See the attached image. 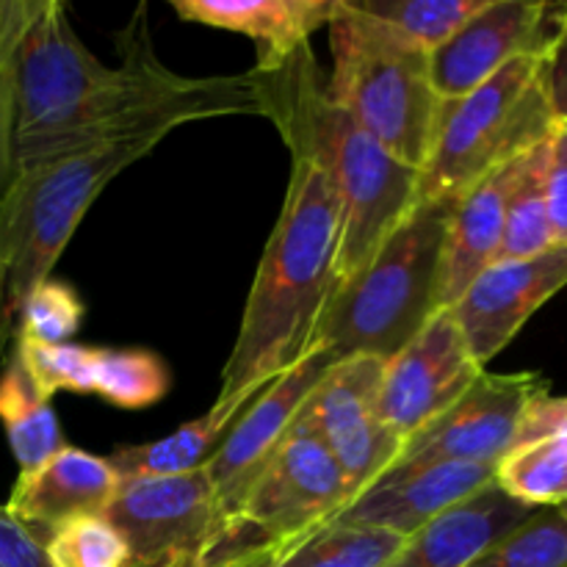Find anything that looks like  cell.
Instances as JSON below:
<instances>
[{"label": "cell", "instance_id": "obj_1", "mask_svg": "<svg viewBox=\"0 0 567 567\" xmlns=\"http://www.w3.org/2000/svg\"><path fill=\"white\" fill-rule=\"evenodd\" d=\"M144 11L142 6L120 33L122 64L105 66L78 39L66 6L42 0L0 83L6 183L31 166L97 144L164 138L210 116H264L252 72L183 78L161 64Z\"/></svg>", "mask_w": 567, "mask_h": 567}, {"label": "cell", "instance_id": "obj_2", "mask_svg": "<svg viewBox=\"0 0 567 567\" xmlns=\"http://www.w3.org/2000/svg\"><path fill=\"white\" fill-rule=\"evenodd\" d=\"M341 203L319 164L291 155L282 210L260 255L238 338L221 369L216 404H249L313 343L338 288Z\"/></svg>", "mask_w": 567, "mask_h": 567}, {"label": "cell", "instance_id": "obj_3", "mask_svg": "<svg viewBox=\"0 0 567 567\" xmlns=\"http://www.w3.org/2000/svg\"><path fill=\"white\" fill-rule=\"evenodd\" d=\"M249 72L264 97V116L275 122L288 153L319 164L336 186L341 203L338 271L343 280L419 205V169L393 158L330 97L310 44L271 64H255Z\"/></svg>", "mask_w": 567, "mask_h": 567}, {"label": "cell", "instance_id": "obj_4", "mask_svg": "<svg viewBox=\"0 0 567 567\" xmlns=\"http://www.w3.org/2000/svg\"><path fill=\"white\" fill-rule=\"evenodd\" d=\"M454 203L415 205L377 252L338 282L310 349L336 363L352 358L388 363L441 313L443 249Z\"/></svg>", "mask_w": 567, "mask_h": 567}, {"label": "cell", "instance_id": "obj_5", "mask_svg": "<svg viewBox=\"0 0 567 567\" xmlns=\"http://www.w3.org/2000/svg\"><path fill=\"white\" fill-rule=\"evenodd\" d=\"M161 138H122L31 166L0 192V358L14 347L33 288L50 280L72 233L105 186Z\"/></svg>", "mask_w": 567, "mask_h": 567}, {"label": "cell", "instance_id": "obj_6", "mask_svg": "<svg viewBox=\"0 0 567 567\" xmlns=\"http://www.w3.org/2000/svg\"><path fill=\"white\" fill-rule=\"evenodd\" d=\"M332 70L327 92L393 158L424 169L443 100L430 72V50L385 22L338 0L330 25Z\"/></svg>", "mask_w": 567, "mask_h": 567}, {"label": "cell", "instance_id": "obj_7", "mask_svg": "<svg viewBox=\"0 0 567 567\" xmlns=\"http://www.w3.org/2000/svg\"><path fill=\"white\" fill-rule=\"evenodd\" d=\"M548 55H520L457 100H443L430 158L419 172V203L460 199L474 183L551 136Z\"/></svg>", "mask_w": 567, "mask_h": 567}, {"label": "cell", "instance_id": "obj_8", "mask_svg": "<svg viewBox=\"0 0 567 567\" xmlns=\"http://www.w3.org/2000/svg\"><path fill=\"white\" fill-rule=\"evenodd\" d=\"M352 502L324 443L291 424L241 502L219 520L205 567L264 551H288L330 524Z\"/></svg>", "mask_w": 567, "mask_h": 567}, {"label": "cell", "instance_id": "obj_9", "mask_svg": "<svg viewBox=\"0 0 567 567\" xmlns=\"http://www.w3.org/2000/svg\"><path fill=\"white\" fill-rule=\"evenodd\" d=\"M127 546L125 567H205L219 529L208 471L122 482L105 509Z\"/></svg>", "mask_w": 567, "mask_h": 567}, {"label": "cell", "instance_id": "obj_10", "mask_svg": "<svg viewBox=\"0 0 567 567\" xmlns=\"http://www.w3.org/2000/svg\"><path fill=\"white\" fill-rule=\"evenodd\" d=\"M382 360L352 358L332 365L293 419L297 430L319 437L341 468L349 496L374 485L402 454L404 441L380 419Z\"/></svg>", "mask_w": 567, "mask_h": 567}, {"label": "cell", "instance_id": "obj_11", "mask_svg": "<svg viewBox=\"0 0 567 567\" xmlns=\"http://www.w3.org/2000/svg\"><path fill=\"white\" fill-rule=\"evenodd\" d=\"M548 393V382L535 371L487 374L482 371L468 391L435 421L404 443L396 465L465 463L498 468L515 449L520 421L535 399Z\"/></svg>", "mask_w": 567, "mask_h": 567}, {"label": "cell", "instance_id": "obj_12", "mask_svg": "<svg viewBox=\"0 0 567 567\" xmlns=\"http://www.w3.org/2000/svg\"><path fill=\"white\" fill-rule=\"evenodd\" d=\"M567 3L485 0L452 39L430 53V72L441 100H457L520 55H548Z\"/></svg>", "mask_w": 567, "mask_h": 567}, {"label": "cell", "instance_id": "obj_13", "mask_svg": "<svg viewBox=\"0 0 567 567\" xmlns=\"http://www.w3.org/2000/svg\"><path fill=\"white\" fill-rule=\"evenodd\" d=\"M452 310H441L424 330L382 365L380 419L404 443L452 408L482 374Z\"/></svg>", "mask_w": 567, "mask_h": 567}, {"label": "cell", "instance_id": "obj_14", "mask_svg": "<svg viewBox=\"0 0 567 567\" xmlns=\"http://www.w3.org/2000/svg\"><path fill=\"white\" fill-rule=\"evenodd\" d=\"M336 365L330 354L310 349L297 365L282 371L275 382L255 396V402L238 415L236 424L219 443L214 457L205 463V471L214 485L216 504H219V520L233 513L255 476L264 471L271 454L291 430L293 419L299 415L302 404L319 385L321 377Z\"/></svg>", "mask_w": 567, "mask_h": 567}, {"label": "cell", "instance_id": "obj_15", "mask_svg": "<svg viewBox=\"0 0 567 567\" xmlns=\"http://www.w3.org/2000/svg\"><path fill=\"white\" fill-rule=\"evenodd\" d=\"M565 286L567 247H551L535 258L491 264L449 310L474 360L485 369Z\"/></svg>", "mask_w": 567, "mask_h": 567}, {"label": "cell", "instance_id": "obj_16", "mask_svg": "<svg viewBox=\"0 0 567 567\" xmlns=\"http://www.w3.org/2000/svg\"><path fill=\"white\" fill-rule=\"evenodd\" d=\"M496 480L491 465L421 463L388 468L352 498L330 524L377 526L410 537L435 515Z\"/></svg>", "mask_w": 567, "mask_h": 567}, {"label": "cell", "instance_id": "obj_17", "mask_svg": "<svg viewBox=\"0 0 567 567\" xmlns=\"http://www.w3.org/2000/svg\"><path fill=\"white\" fill-rule=\"evenodd\" d=\"M120 487L122 480L109 457H97L75 446H61L37 471L17 476L6 507L33 535L48 540L66 520L103 515Z\"/></svg>", "mask_w": 567, "mask_h": 567}, {"label": "cell", "instance_id": "obj_18", "mask_svg": "<svg viewBox=\"0 0 567 567\" xmlns=\"http://www.w3.org/2000/svg\"><path fill=\"white\" fill-rule=\"evenodd\" d=\"M535 509L493 480L413 532L388 567H468Z\"/></svg>", "mask_w": 567, "mask_h": 567}, {"label": "cell", "instance_id": "obj_19", "mask_svg": "<svg viewBox=\"0 0 567 567\" xmlns=\"http://www.w3.org/2000/svg\"><path fill=\"white\" fill-rule=\"evenodd\" d=\"M520 158L524 155L493 169L454 203L446 230V249H443V310H449L463 297V291L474 282L476 275L496 264L504 236V216H507L509 194L518 181Z\"/></svg>", "mask_w": 567, "mask_h": 567}, {"label": "cell", "instance_id": "obj_20", "mask_svg": "<svg viewBox=\"0 0 567 567\" xmlns=\"http://www.w3.org/2000/svg\"><path fill=\"white\" fill-rule=\"evenodd\" d=\"M338 0H175L181 20L236 31L258 42V64H271L305 48L330 25Z\"/></svg>", "mask_w": 567, "mask_h": 567}, {"label": "cell", "instance_id": "obj_21", "mask_svg": "<svg viewBox=\"0 0 567 567\" xmlns=\"http://www.w3.org/2000/svg\"><path fill=\"white\" fill-rule=\"evenodd\" d=\"M252 404V402H249ZM249 404H216L199 419L186 421L177 426L172 435L161 437L153 443H138V446L116 449L109 457L114 465L116 476L122 482L133 480H161V476H183L192 471L203 468L230 426L236 424L238 415L249 408Z\"/></svg>", "mask_w": 567, "mask_h": 567}, {"label": "cell", "instance_id": "obj_22", "mask_svg": "<svg viewBox=\"0 0 567 567\" xmlns=\"http://www.w3.org/2000/svg\"><path fill=\"white\" fill-rule=\"evenodd\" d=\"M0 424L20 474H31L61 446H66L53 404L33 385L17 352H11L0 374Z\"/></svg>", "mask_w": 567, "mask_h": 567}, {"label": "cell", "instance_id": "obj_23", "mask_svg": "<svg viewBox=\"0 0 567 567\" xmlns=\"http://www.w3.org/2000/svg\"><path fill=\"white\" fill-rule=\"evenodd\" d=\"M546 166H548V138L524 153L520 158L518 181L507 203L504 216V236L498 247L496 264L504 260H526L548 252L554 244L551 219L546 203Z\"/></svg>", "mask_w": 567, "mask_h": 567}, {"label": "cell", "instance_id": "obj_24", "mask_svg": "<svg viewBox=\"0 0 567 567\" xmlns=\"http://www.w3.org/2000/svg\"><path fill=\"white\" fill-rule=\"evenodd\" d=\"M408 537L377 526L327 524L288 548L280 567H388Z\"/></svg>", "mask_w": 567, "mask_h": 567}, {"label": "cell", "instance_id": "obj_25", "mask_svg": "<svg viewBox=\"0 0 567 567\" xmlns=\"http://www.w3.org/2000/svg\"><path fill=\"white\" fill-rule=\"evenodd\" d=\"M169 391V369L150 349L94 347L92 396L122 410H144Z\"/></svg>", "mask_w": 567, "mask_h": 567}, {"label": "cell", "instance_id": "obj_26", "mask_svg": "<svg viewBox=\"0 0 567 567\" xmlns=\"http://www.w3.org/2000/svg\"><path fill=\"white\" fill-rule=\"evenodd\" d=\"M354 9L385 22L424 50L441 48L485 0H349Z\"/></svg>", "mask_w": 567, "mask_h": 567}, {"label": "cell", "instance_id": "obj_27", "mask_svg": "<svg viewBox=\"0 0 567 567\" xmlns=\"http://www.w3.org/2000/svg\"><path fill=\"white\" fill-rule=\"evenodd\" d=\"M496 482L529 507H551L567 491V437L513 449L496 468Z\"/></svg>", "mask_w": 567, "mask_h": 567}, {"label": "cell", "instance_id": "obj_28", "mask_svg": "<svg viewBox=\"0 0 567 567\" xmlns=\"http://www.w3.org/2000/svg\"><path fill=\"white\" fill-rule=\"evenodd\" d=\"M468 567H567V520L554 504L537 507Z\"/></svg>", "mask_w": 567, "mask_h": 567}, {"label": "cell", "instance_id": "obj_29", "mask_svg": "<svg viewBox=\"0 0 567 567\" xmlns=\"http://www.w3.org/2000/svg\"><path fill=\"white\" fill-rule=\"evenodd\" d=\"M53 567H125L127 546L105 515H86L61 524L44 540Z\"/></svg>", "mask_w": 567, "mask_h": 567}, {"label": "cell", "instance_id": "obj_30", "mask_svg": "<svg viewBox=\"0 0 567 567\" xmlns=\"http://www.w3.org/2000/svg\"><path fill=\"white\" fill-rule=\"evenodd\" d=\"M83 313L86 310H83V302L75 293V288L70 282L50 277L42 286L33 288L31 297L25 299L17 341L44 343V347L70 343V338L81 330Z\"/></svg>", "mask_w": 567, "mask_h": 567}, {"label": "cell", "instance_id": "obj_31", "mask_svg": "<svg viewBox=\"0 0 567 567\" xmlns=\"http://www.w3.org/2000/svg\"><path fill=\"white\" fill-rule=\"evenodd\" d=\"M14 352L25 363L33 385L53 399L59 391L92 393L94 374V347H78V343H44L14 341Z\"/></svg>", "mask_w": 567, "mask_h": 567}, {"label": "cell", "instance_id": "obj_32", "mask_svg": "<svg viewBox=\"0 0 567 567\" xmlns=\"http://www.w3.org/2000/svg\"><path fill=\"white\" fill-rule=\"evenodd\" d=\"M546 203L554 244L567 247V122L563 120H557L551 136H548Z\"/></svg>", "mask_w": 567, "mask_h": 567}, {"label": "cell", "instance_id": "obj_33", "mask_svg": "<svg viewBox=\"0 0 567 567\" xmlns=\"http://www.w3.org/2000/svg\"><path fill=\"white\" fill-rule=\"evenodd\" d=\"M0 567H53L48 548L22 520L0 507Z\"/></svg>", "mask_w": 567, "mask_h": 567}, {"label": "cell", "instance_id": "obj_34", "mask_svg": "<svg viewBox=\"0 0 567 567\" xmlns=\"http://www.w3.org/2000/svg\"><path fill=\"white\" fill-rule=\"evenodd\" d=\"M551 437H567V396H548V393H543L526 410L518 437H515V449L551 441Z\"/></svg>", "mask_w": 567, "mask_h": 567}, {"label": "cell", "instance_id": "obj_35", "mask_svg": "<svg viewBox=\"0 0 567 567\" xmlns=\"http://www.w3.org/2000/svg\"><path fill=\"white\" fill-rule=\"evenodd\" d=\"M546 83L554 114H557V120L567 122V11L563 17V25H559L557 39H554L551 50H548Z\"/></svg>", "mask_w": 567, "mask_h": 567}, {"label": "cell", "instance_id": "obj_36", "mask_svg": "<svg viewBox=\"0 0 567 567\" xmlns=\"http://www.w3.org/2000/svg\"><path fill=\"white\" fill-rule=\"evenodd\" d=\"M286 551H264V554H252V557H244L238 563L225 565V567H280V557Z\"/></svg>", "mask_w": 567, "mask_h": 567}, {"label": "cell", "instance_id": "obj_37", "mask_svg": "<svg viewBox=\"0 0 567 567\" xmlns=\"http://www.w3.org/2000/svg\"><path fill=\"white\" fill-rule=\"evenodd\" d=\"M6 186V158H3V147H0V192Z\"/></svg>", "mask_w": 567, "mask_h": 567}, {"label": "cell", "instance_id": "obj_38", "mask_svg": "<svg viewBox=\"0 0 567 567\" xmlns=\"http://www.w3.org/2000/svg\"><path fill=\"white\" fill-rule=\"evenodd\" d=\"M554 507H557L559 515H563V518L567 520V498H563V502H559V504H554Z\"/></svg>", "mask_w": 567, "mask_h": 567}, {"label": "cell", "instance_id": "obj_39", "mask_svg": "<svg viewBox=\"0 0 567 567\" xmlns=\"http://www.w3.org/2000/svg\"><path fill=\"white\" fill-rule=\"evenodd\" d=\"M565 498H567V491H565Z\"/></svg>", "mask_w": 567, "mask_h": 567}]
</instances>
